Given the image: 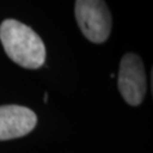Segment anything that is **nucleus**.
Listing matches in <instances>:
<instances>
[{"instance_id":"f257e3e1","label":"nucleus","mask_w":153,"mask_h":153,"mask_svg":"<svg viewBox=\"0 0 153 153\" xmlns=\"http://www.w3.org/2000/svg\"><path fill=\"white\" fill-rule=\"evenodd\" d=\"M0 41L7 56L26 69H38L45 60L42 39L32 28L16 19H5L0 25Z\"/></svg>"},{"instance_id":"f03ea898","label":"nucleus","mask_w":153,"mask_h":153,"mask_svg":"<svg viewBox=\"0 0 153 153\" xmlns=\"http://www.w3.org/2000/svg\"><path fill=\"white\" fill-rule=\"evenodd\" d=\"M75 18L82 34L92 43H103L109 38L112 17L104 0H76Z\"/></svg>"},{"instance_id":"7ed1b4c3","label":"nucleus","mask_w":153,"mask_h":153,"mask_svg":"<svg viewBox=\"0 0 153 153\" xmlns=\"http://www.w3.org/2000/svg\"><path fill=\"white\" fill-rule=\"evenodd\" d=\"M148 88L146 74L142 59L128 52L120 60L118 90L126 102L133 107L142 103Z\"/></svg>"},{"instance_id":"20e7f679","label":"nucleus","mask_w":153,"mask_h":153,"mask_svg":"<svg viewBox=\"0 0 153 153\" xmlns=\"http://www.w3.org/2000/svg\"><path fill=\"white\" fill-rule=\"evenodd\" d=\"M35 112L23 105H0V141L25 136L36 125Z\"/></svg>"}]
</instances>
